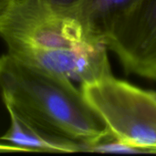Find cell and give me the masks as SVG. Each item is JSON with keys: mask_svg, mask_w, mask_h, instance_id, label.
<instances>
[{"mask_svg": "<svg viewBox=\"0 0 156 156\" xmlns=\"http://www.w3.org/2000/svg\"><path fill=\"white\" fill-rule=\"evenodd\" d=\"M0 90L5 105L50 133L84 146L110 137L81 90L68 78L6 53L0 57Z\"/></svg>", "mask_w": 156, "mask_h": 156, "instance_id": "cell-2", "label": "cell"}, {"mask_svg": "<svg viewBox=\"0 0 156 156\" xmlns=\"http://www.w3.org/2000/svg\"><path fill=\"white\" fill-rule=\"evenodd\" d=\"M10 116V127L0 141L19 147L25 152L78 153L84 145L73 140L57 135L40 127L11 106L5 105Z\"/></svg>", "mask_w": 156, "mask_h": 156, "instance_id": "cell-5", "label": "cell"}, {"mask_svg": "<svg viewBox=\"0 0 156 156\" xmlns=\"http://www.w3.org/2000/svg\"><path fill=\"white\" fill-rule=\"evenodd\" d=\"M135 0H81L73 11L87 32L105 43L115 21Z\"/></svg>", "mask_w": 156, "mask_h": 156, "instance_id": "cell-6", "label": "cell"}, {"mask_svg": "<svg viewBox=\"0 0 156 156\" xmlns=\"http://www.w3.org/2000/svg\"><path fill=\"white\" fill-rule=\"evenodd\" d=\"M124 71L156 80V0H135L105 37Z\"/></svg>", "mask_w": 156, "mask_h": 156, "instance_id": "cell-4", "label": "cell"}, {"mask_svg": "<svg viewBox=\"0 0 156 156\" xmlns=\"http://www.w3.org/2000/svg\"><path fill=\"white\" fill-rule=\"evenodd\" d=\"M42 1L58 8L73 9L80 4L81 0H42Z\"/></svg>", "mask_w": 156, "mask_h": 156, "instance_id": "cell-7", "label": "cell"}, {"mask_svg": "<svg viewBox=\"0 0 156 156\" xmlns=\"http://www.w3.org/2000/svg\"><path fill=\"white\" fill-rule=\"evenodd\" d=\"M15 0H0V20L8 12Z\"/></svg>", "mask_w": 156, "mask_h": 156, "instance_id": "cell-8", "label": "cell"}, {"mask_svg": "<svg viewBox=\"0 0 156 156\" xmlns=\"http://www.w3.org/2000/svg\"><path fill=\"white\" fill-rule=\"evenodd\" d=\"M82 94L110 137L156 154V93L112 74L80 84Z\"/></svg>", "mask_w": 156, "mask_h": 156, "instance_id": "cell-3", "label": "cell"}, {"mask_svg": "<svg viewBox=\"0 0 156 156\" xmlns=\"http://www.w3.org/2000/svg\"><path fill=\"white\" fill-rule=\"evenodd\" d=\"M1 152H25V151L19 147L11 145L4 142H0V153Z\"/></svg>", "mask_w": 156, "mask_h": 156, "instance_id": "cell-9", "label": "cell"}, {"mask_svg": "<svg viewBox=\"0 0 156 156\" xmlns=\"http://www.w3.org/2000/svg\"><path fill=\"white\" fill-rule=\"evenodd\" d=\"M0 37L16 58L80 84L112 73L106 44L84 28L73 9L42 0H15Z\"/></svg>", "mask_w": 156, "mask_h": 156, "instance_id": "cell-1", "label": "cell"}]
</instances>
